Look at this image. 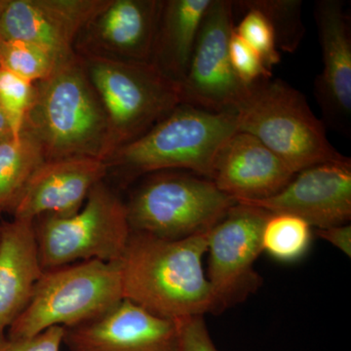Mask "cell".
I'll list each match as a JSON object with an SVG mask.
<instances>
[{
    "mask_svg": "<svg viewBox=\"0 0 351 351\" xmlns=\"http://www.w3.org/2000/svg\"><path fill=\"white\" fill-rule=\"evenodd\" d=\"M208 232L166 240L132 232L119 262L124 299L172 320L216 313L203 267Z\"/></svg>",
    "mask_w": 351,
    "mask_h": 351,
    "instance_id": "obj_1",
    "label": "cell"
},
{
    "mask_svg": "<svg viewBox=\"0 0 351 351\" xmlns=\"http://www.w3.org/2000/svg\"><path fill=\"white\" fill-rule=\"evenodd\" d=\"M34 86L22 134L38 145L45 161L88 157L107 162L112 154L108 117L82 58L62 62Z\"/></svg>",
    "mask_w": 351,
    "mask_h": 351,
    "instance_id": "obj_2",
    "label": "cell"
},
{
    "mask_svg": "<svg viewBox=\"0 0 351 351\" xmlns=\"http://www.w3.org/2000/svg\"><path fill=\"white\" fill-rule=\"evenodd\" d=\"M234 113L239 132L260 140L295 174L346 157L328 141L304 94L283 80L263 78L249 85Z\"/></svg>",
    "mask_w": 351,
    "mask_h": 351,
    "instance_id": "obj_3",
    "label": "cell"
},
{
    "mask_svg": "<svg viewBox=\"0 0 351 351\" xmlns=\"http://www.w3.org/2000/svg\"><path fill=\"white\" fill-rule=\"evenodd\" d=\"M239 132L234 112H212L178 106L147 133L113 152L107 160L126 176L189 169L209 179L215 156Z\"/></svg>",
    "mask_w": 351,
    "mask_h": 351,
    "instance_id": "obj_4",
    "label": "cell"
},
{
    "mask_svg": "<svg viewBox=\"0 0 351 351\" xmlns=\"http://www.w3.org/2000/svg\"><path fill=\"white\" fill-rule=\"evenodd\" d=\"M123 299L119 262L83 261L43 270L31 301L6 336L29 338L52 327L80 326L100 317Z\"/></svg>",
    "mask_w": 351,
    "mask_h": 351,
    "instance_id": "obj_5",
    "label": "cell"
},
{
    "mask_svg": "<svg viewBox=\"0 0 351 351\" xmlns=\"http://www.w3.org/2000/svg\"><path fill=\"white\" fill-rule=\"evenodd\" d=\"M80 58L105 108L112 154L144 135L182 104L180 83L151 63Z\"/></svg>",
    "mask_w": 351,
    "mask_h": 351,
    "instance_id": "obj_6",
    "label": "cell"
},
{
    "mask_svg": "<svg viewBox=\"0 0 351 351\" xmlns=\"http://www.w3.org/2000/svg\"><path fill=\"white\" fill-rule=\"evenodd\" d=\"M43 270L83 261L117 263L131 235L126 203L101 182L71 217L43 215L34 219Z\"/></svg>",
    "mask_w": 351,
    "mask_h": 351,
    "instance_id": "obj_7",
    "label": "cell"
},
{
    "mask_svg": "<svg viewBox=\"0 0 351 351\" xmlns=\"http://www.w3.org/2000/svg\"><path fill=\"white\" fill-rule=\"evenodd\" d=\"M237 203L207 178L162 174L144 182L126 209L132 232L178 240L209 232Z\"/></svg>",
    "mask_w": 351,
    "mask_h": 351,
    "instance_id": "obj_8",
    "label": "cell"
},
{
    "mask_svg": "<svg viewBox=\"0 0 351 351\" xmlns=\"http://www.w3.org/2000/svg\"><path fill=\"white\" fill-rule=\"evenodd\" d=\"M233 8L230 0H211L181 82L182 104L212 112H234L246 94L248 86L230 64Z\"/></svg>",
    "mask_w": 351,
    "mask_h": 351,
    "instance_id": "obj_9",
    "label": "cell"
},
{
    "mask_svg": "<svg viewBox=\"0 0 351 351\" xmlns=\"http://www.w3.org/2000/svg\"><path fill=\"white\" fill-rule=\"evenodd\" d=\"M270 213L237 203L208 232L207 278L217 313L246 299L261 284L254 263L263 252V226Z\"/></svg>",
    "mask_w": 351,
    "mask_h": 351,
    "instance_id": "obj_10",
    "label": "cell"
},
{
    "mask_svg": "<svg viewBox=\"0 0 351 351\" xmlns=\"http://www.w3.org/2000/svg\"><path fill=\"white\" fill-rule=\"evenodd\" d=\"M237 203L299 217L316 228L345 225L351 218L350 158L316 164L297 173L276 195Z\"/></svg>",
    "mask_w": 351,
    "mask_h": 351,
    "instance_id": "obj_11",
    "label": "cell"
},
{
    "mask_svg": "<svg viewBox=\"0 0 351 351\" xmlns=\"http://www.w3.org/2000/svg\"><path fill=\"white\" fill-rule=\"evenodd\" d=\"M107 0H5L0 40H21L49 51L60 62L75 55L83 27Z\"/></svg>",
    "mask_w": 351,
    "mask_h": 351,
    "instance_id": "obj_12",
    "label": "cell"
},
{
    "mask_svg": "<svg viewBox=\"0 0 351 351\" xmlns=\"http://www.w3.org/2000/svg\"><path fill=\"white\" fill-rule=\"evenodd\" d=\"M162 4L159 0H107L78 36L75 54L149 63Z\"/></svg>",
    "mask_w": 351,
    "mask_h": 351,
    "instance_id": "obj_13",
    "label": "cell"
},
{
    "mask_svg": "<svg viewBox=\"0 0 351 351\" xmlns=\"http://www.w3.org/2000/svg\"><path fill=\"white\" fill-rule=\"evenodd\" d=\"M63 343L69 351H180L179 328L123 299L100 317L64 329Z\"/></svg>",
    "mask_w": 351,
    "mask_h": 351,
    "instance_id": "obj_14",
    "label": "cell"
},
{
    "mask_svg": "<svg viewBox=\"0 0 351 351\" xmlns=\"http://www.w3.org/2000/svg\"><path fill=\"white\" fill-rule=\"evenodd\" d=\"M314 17L322 50V73L314 82L325 121L350 136L351 34L350 19L339 0H318Z\"/></svg>",
    "mask_w": 351,
    "mask_h": 351,
    "instance_id": "obj_15",
    "label": "cell"
},
{
    "mask_svg": "<svg viewBox=\"0 0 351 351\" xmlns=\"http://www.w3.org/2000/svg\"><path fill=\"white\" fill-rule=\"evenodd\" d=\"M108 171L105 161L88 157L45 161L34 171L11 209L13 219L73 216Z\"/></svg>",
    "mask_w": 351,
    "mask_h": 351,
    "instance_id": "obj_16",
    "label": "cell"
},
{
    "mask_svg": "<svg viewBox=\"0 0 351 351\" xmlns=\"http://www.w3.org/2000/svg\"><path fill=\"white\" fill-rule=\"evenodd\" d=\"M295 175L257 138L237 132L219 147L209 180L219 191L241 202L276 195Z\"/></svg>",
    "mask_w": 351,
    "mask_h": 351,
    "instance_id": "obj_17",
    "label": "cell"
},
{
    "mask_svg": "<svg viewBox=\"0 0 351 351\" xmlns=\"http://www.w3.org/2000/svg\"><path fill=\"white\" fill-rule=\"evenodd\" d=\"M43 272L34 221H4L0 225V341L31 301Z\"/></svg>",
    "mask_w": 351,
    "mask_h": 351,
    "instance_id": "obj_18",
    "label": "cell"
},
{
    "mask_svg": "<svg viewBox=\"0 0 351 351\" xmlns=\"http://www.w3.org/2000/svg\"><path fill=\"white\" fill-rule=\"evenodd\" d=\"M210 3L211 0L163 1L149 63L180 85L188 73L201 23Z\"/></svg>",
    "mask_w": 351,
    "mask_h": 351,
    "instance_id": "obj_19",
    "label": "cell"
},
{
    "mask_svg": "<svg viewBox=\"0 0 351 351\" xmlns=\"http://www.w3.org/2000/svg\"><path fill=\"white\" fill-rule=\"evenodd\" d=\"M43 162L38 145L25 134L0 143V214L12 209L29 178Z\"/></svg>",
    "mask_w": 351,
    "mask_h": 351,
    "instance_id": "obj_20",
    "label": "cell"
},
{
    "mask_svg": "<svg viewBox=\"0 0 351 351\" xmlns=\"http://www.w3.org/2000/svg\"><path fill=\"white\" fill-rule=\"evenodd\" d=\"M313 226L299 217L270 214L262 233L263 251L281 263H295L308 251Z\"/></svg>",
    "mask_w": 351,
    "mask_h": 351,
    "instance_id": "obj_21",
    "label": "cell"
},
{
    "mask_svg": "<svg viewBox=\"0 0 351 351\" xmlns=\"http://www.w3.org/2000/svg\"><path fill=\"white\" fill-rule=\"evenodd\" d=\"M233 6L242 11L255 9L271 25L278 50L294 53L304 38L306 27L302 21L301 0H239Z\"/></svg>",
    "mask_w": 351,
    "mask_h": 351,
    "instance_id": "obj_22",
    "label": "cell"
},
{
    "mask_svg": "<svg viewBox=\"0 0 351 351\" xmlns=\"http://www.w3.org/2000/svg\"><path fill=\"white\" fill-rule=\"evenodd\" d=\"M62 63L55 55L36 44L0 40V69L36 83L52 75Z\"/></svg>",
    "mask_w": 351,
    "mask_h": 351,
    "instance_id": "obj_23",
    "label": "cell"
},
{
    "mask_svg": "<svg viewBox=\"0 0 351 351\" xmlns=\"http://www.w3.org/2000/svg\"><path fill=\"white\" fill-rule=\"evenodd\" d=\"M34 94V83L0 69V106L9 120L14 138H19L22 134Z\"/></svg>",
    "mask_w": 351,
    "mask_h": 351,
    "instance_id": "obj_24",
    "label": "cell"
},
{
    "mask_svg": "<svg viewBox=\"0 0 351 351\" xmlns=\"http://www.w3.org/2000/svg\"><path fill=\"white\" fill-rule=\"evenodd\" d=\"M244 12V18L234 27V32L257 52L265 68L271 71L281 61L271 25L267 18L255 9H247Z\"/></svg>",
    "mask_w": 351,
    "mask_h": 351,
    "instance_id": "obj_25",
    "label": "cell"
},
{
    "mask_svg": "<svg viewBox=\"0 0 351 351\" xmlns=\"http://www.w3.org/2000/svg\"><path fill=\"white\" fill-rule=\"evenodd\" d=\"M230 59L235 75L247 86L272 76V71L265 68L257 52L245 43L234 29L230 40Z\"/></svg>",
    "mask_w": 351,
    "mask_h": 351,
    "instance_id": "obj_26",
    "label": "cell"
},
{
    "mask_svg": "<svg viewBox=\"0 0 351 351\" xmlns=\"http://www.w3.org/2000/svg\"><path fill=\"white\" fill-rule=\"evenodd\" d=\"M180 351H219L208 330L204 316L177 319Z\"/></svg>",
    "mask_w": 351,
    "mask_h": 351,
    "instance_id": "obj_27",
    "label": "cell"
},
{
    "mask_svg": "<svg viewBox=\"0 0 351 351\" xmlns=\"http://www.w3.org/2000/svg\"><path fill=\"white\" fill-rule=\"evenodd\" d=\"M64 329L52 327L29 338L10 339L0 341V351H61Z\"/></svg>",
    "mask_w": 351,
    "mask_h": 351,
    "instance_id": "obj_28",
    "label": "cell"
},
{
    "mask_svg": "<svg viewBox=\"0 0 351 351\" xmlns=\"http://www.w3.org/2000/svg\"><path fill=\"white\" fill-rule=\"evenodd\" d=\"M316 234L321 239L329 242L332 246L343 252L348 258L351 257V226L350 223L316 228Z\"/></svg>",
    "mask_w": 351,
    "mask_h": 351,
    "instance_id": "obj_29",
    "label": "cell"
},
{
    "mask_svg": "<svg viewBox=\"0 0 351 351\" xmlns=\"http://www.w3.org/2000/svg\"><path fill=\"white\" fill-rule=\"evenodd\" d=\"M13 138L12 128H11L3 108L0 106V143L5 142V141L11 140Z\"/></svg>",
    "mask_w": 351,
    "mask_h": 351,
    "instance_id": "obj_30",
    "label": "cell"
},
{
    "mask_svg": "<svg viewBox=\"0 0 351 351\" xmlns=\"http://www.w3.org/2000/svg\"><path fill=\"white\" fill-rule=\"evenodd\" d=\"M4 2H5V0H0V13H1L2 8H3Z\"/></svg>",
    "mask_w": 351,
    "mask_h": 351,
    "instance_id": "obj_31",
    "label": "cell"
}]
</instances>
